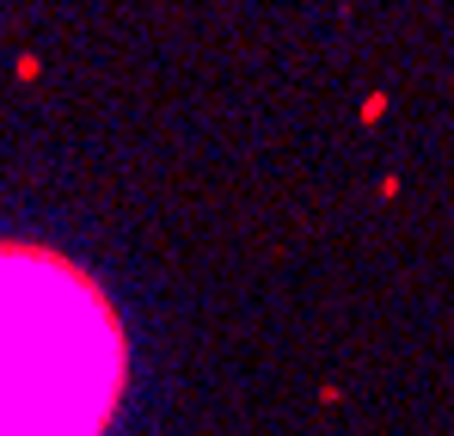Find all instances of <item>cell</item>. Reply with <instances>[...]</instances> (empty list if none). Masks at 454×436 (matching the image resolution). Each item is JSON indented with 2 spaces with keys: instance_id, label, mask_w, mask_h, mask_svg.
<instances>
[{
  "instance_id": "1",
  "label": "cell",
  "mask_w": 454,
  "mask_h": 436,
  "mask_svg": "<svg viewBox=\"0 0 454 436\" xmlns=\"http://www.w3.org/2000/svg\"><path fill=\"white\" fill-rule=\"evenodd\" d=\"M123 393L105 289L43 246H0V436H98Z\"/></svg>"
}]
</instances>
